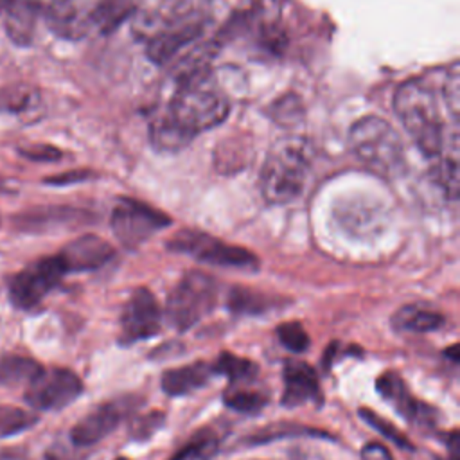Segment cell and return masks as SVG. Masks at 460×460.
I'll list each match as a JSON object with an SVG mask.
<instances>
[{
	"label": "cell",
	"mask_w": 460,
	"mask_h": 460,
	"mask_svg": "<svg viewBox=\"0 0 460 460\" xmlns=\"http://www.w3.org/2000/svg\"><path fill=\"white\" fill-rule=\"evenodd\" d=\"M438 181L447 198L455 199L460 190V146H458V131L456 128L442 146L438 153Z\"/></svg>",
	"instance_id": "cell-19"
},
{
	"label": "cell",
	"mask_w": 460,
	"mask_h": 460,
	"mask_svg": "<svg viewBox=\"0 0 460 460\" xmlns=\"http://www.w3.org/2000/svg\"><path fill=\"white\" fill-rule=\"evenodd\" d=\"M284 392L280 402L288 408L302 404H322L323 395L316 372L311 365L298 359H288L284 363Z\"/></svg>",
	"instance_id": "cell-12"
},
{
	"label": "cell",
	"mask_w": 460,
	"mask_h": 460,
	"mask_svg": "<svg viewBox=\"0 0 460 460\" xmlns=\"http://www.w3.org/2000/svg\"><path fill=\"white\" fill-rule=\"evenodd\" d=\"M162 313L156 298L147 288L131 293L120 314V341L135 343L158 334Z\"/></svg>",
	"instance_id": "cell-10"
},
{
	"label": "cell",
	"mask_w": 460,
	"mask_h": 460,
	"mask_svg": "<svg viewBox=\"0 0 460 460\" xmlns=\"http://www.w3.org/2000/svg\"><path fill=\"white\" fill-rule=\"evenodd\" d=\"M444 316L433 309L410 304L399 307L392 316V325L402 332H431L444 325Z\"/></svg>",
	"instance_id": "cell-18"
},
{
	"label": "cell",
	"mask_w": 460,
	"mask_h": 460,
	"mask_svg": "<svg viewBox=\"0 0 460 460\" xmlns=\"http://www.w3.org/2000/svg\"><path fill=\"white\" fill-rule=\"evenodd\" d=\"M133 9L131 0H99L93 4L90 13L92 29L108 34L122 23V20Z\"/></svg>",
	"instance_id": "cell-21"
},
{
	"label": "cell",
	"mask_w": 460,
	"mask_h": 460,
	"mask_svg": "<svg viewBox=\"0 0 460 460\" xmlns=\"http://www.w3.org/2000/svg\"><path fill=\"white\" fill-rule=\"evenodd\" d=\"M169 225L171 219L165 214L131 198H122L111 212V230L128 248L140 246Z\"/></svg>",
	"instance_id": "cell-9"
},
{
	"label": "cell",
	"mask_w": 460,
	"mask_h": 460,
	"mask_svg": "<svg viewBox=\"0 0 460 460\" xmlns=\"http://www.w3.org/2000/svg\"><path fill=\"white\" fill-rule=\"evenodd\" d=\"M115 460H129V458H124V456H119V458H115Z\"/></svg>",
	"instance_id": "cell-38"
},
{
	"label": "cell",
	"mask_w": 460,
	"mask_h": 460,
	"mask_svg": "<svg viewBox=\"0 0 460 460\" xmlns=\"http://www.w3.org/2000/svg\"><path fill=\"white\" fill-rule=\"evenodd\" d=\"M216 280L203 271H189L172 288L165 304V318L176 331L196 325L216 304Z\"/></svg>",
	"instance_id": "cell-5"
},
{
	"label": "cell",
	"mask_w": 460,
	"mask_h": 460,
	"mask_svg": "<svg viewBox=\"0 0 460 460\" xmlns=\"http://www.w3.org/2000/svg\"><path fill=\"white\" fill-rule=\"evenodd\" d=\"M20 155L29 158V160H34V162H54V160H59L63 156V153L58 147H52V146H47V144L20 147Z\"/></svg>",
	"instance_id": "cell-33"
},
{
	"label": "cell",
	"mask_w": 460,
	"mask_h": 460,
	"mask_svg": "<svg viewBox=\"0 0 460 460\" xmlns=\"http://www.w3.org/2000/svg\"><path fill=\"white\" fill-rule=\"evenodd\" d=\"M164 424L162 411H151L133 420L131 424V438L135 440H147L160 426Z\"/></svg>",
	"instance_id": "cell-32"
},
{
	"label": "cell",
	"mask_w": 460,
	"mask_h": 460,
	"mask_svg": "<svg viewBox=\"0 0 460 460\" xmlns=\"http://www.w3.org/2000/svg\"><path fill=\"white\" fill-rule=\"evenodd\" d=\"M83 394V381L70 368H41L27 385L25 402L38 411H56L72 404Z\"/></svg>",
	"instance_id": "cell-8"
},
{
	"label": "cell",
	"mask_w": 460,
	"mask_h": 460,
	"mask_svg": "<svg viewBox=\"0 0 460 460\" xmlns=\"http://www.w3.org/2000/svg\"><path fill=\"white\" fill-rule=\"evenodd\" d=\"M178 253H187L196 261L221 266V268H241L255 270L259 261L246 248L228 244L217 237H212L198 230H181L167 244Z\"/></svg>",
	"instance_id": "cell-7"
},
{
	"label": "cell",
	"mask_w": 460,
	"mask_h": 460,
	"mask_svg": "<svg viewBox=\"0 0 460 460\" xmlns=\"http://www.w3.org/2000/svg\"><path fill=\"white\" fill-rule=\"evenodd\" d=\"M284 437H323V438H331L327 433H322L320 429L300 426V424H271V426L257 431L253 437H250L248 442L264 444V442L284 438Z\"/></svg>",
	"instance_id": "cell-26"
},
{
	"label": "cell",
	"mask_w": 460,
	"mask_h": 460,
	"mask_svg": "<svg viewBox=\"0 0 460 460\" xmlns=\"http://www.w3.org/2000/svg\"><path fill=\"white\" fill-rule=\"evenodd\" d=\"M228 309L235 314H264L277 307V298L262 291L235 286L228 293Z\"/></svg>",
	"instance_id": "cell-20"
},
{
	"label": "cell",
	"mask_w": 460,
	"mask_h": 460,
	"mask_svg": "<svg viewBox=\"0 0 460 460\" xmlns=\"http://www.w3.org/2000/svg\"><path fill=\"white\" fill-rule=\"evenodd\" d=\"M444 356H449V359L456 363V361L460 359V358H458V345H451V347L444 352Z\"/></svg>",
	"instance_id": "cell-37"
},
{
	"label": "cell",
	"mask_w": 460,
	"mask_h": 460,
	"mask_svg": "<svg viewBox=\"0 0 460 460\" xmlns=\"http://www.w3.org/2000/svg\"><path fill=\"white\" fill-rule=\"evenodd\" d=\"M203 31L199 20H185L167 23L162 31H156L147 41V58L158 65L167 63L181 47L190 43Z\"/></svg>",
	"instance_id": "cell-14"
},
{
	"label": "cell",
	"mask_w": 460,
	"mask_h": 460,
	"mask_svg": "<svg viewBox=\"0 0 460 460\" xmlns=\"http://www.w3.org/2000/svg\"><path fill=\"white\" fill-rule=\"evenodd\" d=\"M41 365L31 358L7 354L0 358V385H29L40 372Z\"/></svg>",
	"instance_id": "cell-22"
},
{
	"label": "cell",
	"mask_w": 460,
	"mask_h": 460,
	"mask_svg": "<svg viewBox=\"0 0 460 460\" xmlns=\"http://www.w3.org/2000/svg\"><path fill=\"white\" fill-rule=\"evenodd\" d=\"M361 460H394L390 451L379 442H368L361 449Z\"/></svg>",
	"instance_id": "cell-35"
},
{
	"label": "cell",
	"mask_w": 460,
	"mask_h": 460,
	"mask_svg": "<svg viewBox=\"0 0 460 460\" xmlns=\"http://www.w3.org/2000/svg\"><path fill=\"white\" fill-rule=\"evenodd\" d=\"M394 108L422 155L438 156L446 135L433 90L420 79H410L397 88Z\"/></svg>",
	"instance_id": "cell-3"
},
{
	"label": "cell",
	"mask_w": 460,
	"mask_h": 460,
	"mask_svg": "<svg viewBox=\"0 0 460 460\" xmlns=\"http://www.w3.org/2000/svg\"><path fill=\"white\" fill-rule=\"evenodd\" d=\"M359 417L370 426L374 428V431H377L379 435H383L385 438H388L390 442H394L397 447H402V449H413V444L408 437L402 435V431H399L392 422L385 420L381 415H377L376 411L368 410V408H359Z\"/></svg>",
	"instance_id": "cell-28"
},
{
	"label": "cell",
	"mask_w": 460,
	"mask_h": 460,
	"mask_svg": "<svg viewBox=\"0 0 460 460\" xmlns=\"http://www.w3.org/2000/svg\"><path fill=\"white\" fill-rule=\"evenodd\" d=\"M201 72L176 81L167 110L151 124V140L160 149H180L198 133L221 124L228 111V99Z\"/></svg>",
	"instance_id": "cell-1"
},
{
	"label": "cell",
	"mask_w": 460,
	"mask_h": 460,
	"mask_svg": "<svg viewBox=\"0 0 460 460\" xmlns=\"http://www.w3.org/2000/svg\"><path fill=\"white\" fill-rule=\"evenodd\" d=\"M131 399H117L99 404L90 413H86L79 422L74 424L70 429V440L74 446L84 447L93 446L110 435L124 419V415L131 410Z\"/></svg>",
	"instance_id": "cell-11"
},
{
	"label": "cell",
	"mask_w": 460,
	"mask_h": 460,
	"mask_svg": "<svg viewBox=\"0 0 460 460\" xmlns=\"http://www.w3.org/2000/svg\"><path fill=\"white\" fill-rule=\"evenodd\" d=\"M58 257L61 259L66 273L92 271L104 266L113 257V248L108 241L88 234L70 241Z\"/></svg>",
	"instance_id": "cell-13"
},
{
	"label": "cell",
	"mask_w": 460,
	"mask_h": 460,
	"mask_svg": "<svg viewBox=\"0 0 460 460\" xmlns=\"http://www.w3.org/2000/svg\"><path fill=\"white\" fill-rule=\"evenodd\" d=\"M36 422H38V417L34 413L16 406L0 404V438L22 433L32 428Z\"/></svg>",
	"instance_id": "cell-27"
},
{
	"label": "cell",
	"mask_w": 460,
	"mask_h": 460,
	"mask_svg": "<svg viewBox=\"0 0 460 460\" xmlns=\"http://www.w3.org/2000/svg\"><path fill=\"white\" fill-rule=\"evenodd\" d=\"M36 101L38 95L25 84L9 86L0 93V108L7 113H22L25 110H31Z\"/></svg>",
	"instance_id": "cell-29"
},
{
	"label": "cell",
	"mask_w": 460,
	"mask_h": 460,
	"mask_svg": "<svg viewBox=\"0 0 460 460\" xmlns=\"http://www.w3.org/2000/svg\"><path fill=\"white\" fill-rule=\"evenodd\" d=\"M313 146L304 137H284L277 140L261 171V190L268 203L282 205L296 199L311 171Z\"/></svg>",
	"instance_id": "cell-2"
},
{
	"label": "cell",
	"mask_w": 460,
	"mask_h": 460,
	"mask_svg": "<svg viewBox=\"0 0 460 460\" xmlns=\"http://www.w3.org/2000/svg\"><path fill=\"white\" fill-rule=\"evenodd\" d=\"M212 368H214V374H221L228 377L232 385L252 381L259 370V367L252 359L241 358L234 352H221L212 363Z\"/></svg>",
	"instance_id": "cell-23"
},
{
	"label": "cell",
	"mask_w": 460,
	"mask_h": 460,
	"mask_svg": "<svg viewBox=\"0 0 460 460\" xmlns=\"http://www.w3.org/2000/svg\"><path fill=\"white\" fill-rule=\"evenodd\" d=\"M279 341L291 352H304L309 349V334L298 322H284L277 327Z\"/></svg>",
	"instance_id": "cell-30"
},
{
	"label": "cell",
	"mask_w": 460,
	"mask_h": 460,
	"mask_svg": "<svg viewBox=\"0 0 460 460\" xmlns=\"http://www.w3.org/2000/svg\"><path fill=\"white\" fill-rule=\"evenodd\" d=\"M377 392L408 420L422 422V420H431V408L426 406L424 402L417 401L410 390L406 388L404 381L395 374V372H385L377 377L376 381Z\"/></svg>",
	"instance_id": "cell-16"
},
{
	"label": "cell",
	"mask_w": 460,
	"mask_h": 460,
	"mask_svg": "<svg viewBox=\"0 0 460 460\" xmlns=\"http://www.w3.org/2000/svg\"><path fill=\"white\" fill-rule=\"evenodd\" d=\"M214 376L212 365L205 361H194L176 368H169L162 374V390L171 397H180L203 388Z\"/></svg>",
	"instance_id": "cell-17"
},
{
	"label": "cell",
	"mask_w": 460,
	"mask_h": 460,
	"mask_svg": "<svg viewBox=\"0 0 460 460\" xmlns=\"http://www.w3.org/2000/svg\"><path fill=\"white\" fill-rule=\"evenodd\" d=\"M40 7L41 0H0L4 29L14 45L27 47L32 43Z\"/></svg>",
	"instance_id": "cell-15"
},
{
	"label": "cell",
	"mask_w": 460,
	"mask_h": 460,
	"mask_svg": "<svg viewBox=\"0 0 460 460\" xmlns=\"http://www.w3.org/2000/svg\"><path fill=\"white\" fill-rule=\"evenodd\" d=\"M354 155L374 172L392 178L402 171L404 146L399 133L381 117L359 119L349 133Z\"/></svg>",
	"instance_id": "cell-4"
},
{
	"label": "cell",
	"mask_w": 460,
	"mask_h": 460,
	"mask_svg": "<svg viewBox=\"0 0 460 460\" xmlns=\"http://www.w3.org/2000/svg\"><path fill=\"white\" fill-rule=\"evenodd\" d=\"M223 401L230 410L237 413L255 415L268 404V395L262 394L261 390H250L239 385H230L223 394Z\"/></svg>",
	"instance_id": "cell-24"
},
{
	"label": "cell",
	"mask_w": 460,
	"mask_h": 460,
	"mask_svg": "<svg viewBox=\"0 0 460 460\" xmlns=\"http://www.w3.org/2000/svg\"><path fill=\"white\" fill-rule=\"evenodd\" d=\"M65 275L66 270L58 255L38 259L7 280L9 300L16 309H36Z\"/></svg>",
	"instance_id": "cell-6"
},
{
	"label": "cell",
	"mask_w": 460,
	"mask_h": 460,
	"mask_svg": "<svg viewBox=\"0 0 460 460\" xmlns=\"http://www.w3.org/2000/svg\"><path fill=\"white\" fill-rule=\"evenodd\" d=\"M88 176H90V171H66V172L45 178V183L47 185H70V183L84 181Z\"/></svg>",
	"instance_id": "cell-34"
},
{
	"label": "cell",
	"mask_w": 460,
	"mask_h": 460,
	"mask_svg": "<svg viewBox=\"0 0 460 460\" xmlns=\"http://www.w3.org/2000/svg\"><path fill=\"white\" fill-rule=\"evenodd\" d=\"M219 447V440L214 431L199 429L171 460H210Z\"/></svg>",
	"instance_id": "cell-25"
},
{
	"label": "cell",
	"mask_w": 460,
	"mask_h": 460,
	"mask_svg": "<svg viewBox=\"0 0 460 460\" xmlns=\"http://www.w3.org/2000/svg\"><path fill=\"white\" fill-rule=\"evenodd\" d=\"M444 101H446V106L449 108L453 119L456 122L458 120V111H460V72H458L456 63H453L451 68L446 74Z\"/></svg>",
	"instance_id": "cell-31"
},
{
	"label": "cell",
	"mask_w": 460,
	"mask_h": 460,
	"mask_svg": "<svg viewBox=\"0 0 460 460\" xmlns=\"http://www.w3.org/2000/svg\"><path fill=\"white\" fill-rule=\"evenodd\" d=\"M449 451H451V455H449V458H447V460H460V456H458V433H456V431H453V433H451Z\"/></svg>",
	"instance_id": "cell-36"
}]
</instances>
